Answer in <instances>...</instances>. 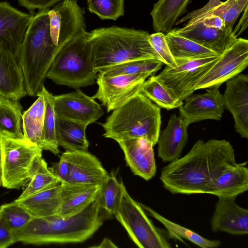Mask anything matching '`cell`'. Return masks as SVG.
<instances>
[{
    "instance_id": "1",
    "label": "cell",
    "mask_w": 248,
    "mask_h": 248,
    "mask_svg": "<svg viewBox=\"0 0 248 248\" xmlns=\"http://www.w3.org/2000/svg\"><path fill=\"white\" fill-rule=\"evenodd\" d=\"M234 150L226 140H200L183 157L161 169L160 180L173 194H205L225 170L235 164Z\"/></svg>"
},
{
    "instance_id": "2",
    "label": "cell",
    "mask_w": 248,
    "mask_h": 248,
    "mask_svg": "<svg viewBox=\"0 0 248 248\" xmlns=\"http://www.w3.org/2000/svg\"><path fill=\"white\" fill-rule=\"evenodd\" d=\"M99 195L88 206L72 216L32 217L24 226L13 232L16 242L39 245L86 241L107 218L100 206Z\"/></svg>"
},
{
    "instance_id": "3",
    "label": "cell",
    "mask_w": 248,
    "mask_h": 248,
    "mask_svg": "<svg viewBox=\"0 0 248 248\" xmlns=\"http://www.w3.org/2000/svg\"><path fill=\"white\" fill-rule=\"evenodd\" d=\"M149 35L145 31L116 26L89 32L94 69L99 73L130 61L157 60L149 42Z\"/></svg>"
},
{
    "instance_id": "4",
    "label": "cell",
    "mask_w": 248,
    "mask_h": 248,
    "mask_svg": "<svg viewBox=\"0 0 248 248\" xmlns=\"http://www.w3.org/2000/svg\"><path fill=\"white\" fill-rule=\"evenodd\" d=\"M49 9L32 14L18 62L27 95L37 96L47 72L62 47L53 43L50 33Z\"/></svg>"
},
{
    "instance_id": "5",
    "label": "cell",
    "mask_w": 248,
    "mask_h": 248,
    "mask_svg": "<svg viewBox=\"0 0 248 248\" xmlns=\"http://www.w3.org/2000/svg\"><path fill=\"white\" fill-rule=\"evenodd\" d=\"M161 108L139 92L113 110L100 124L103 136L115 141L145 138L154 145L157 143L161 126Z\"/></svg>"
},
{
    "instance_id": "6",
    "label": "cell",
    "mask_w": 248,
    "mask_h": 248,
    "mask_svg": "<svg viewBox=\"0 0 248 248\" xmlns=\"http://www.w3.org/2000/svg\"><path fill=\"white\" fill-rule=\"evenodd\" d=\"M89 32L66 43L55 56L46 78L56 84L78 89L94 84L98 72L94 69Z\"/></svg>"
},
{
    "instance_id": "7",
    "label": "cell",
    "mask_w": 248,
    "mask_h": 248,
    "mask_svg": "<svg viewBox=\"0 0 248 248\" xmlns=\"http://www.w3.org/2000/svg\"><path fill=\"white\" fill-rule=\"evenodd\" d=\"M114 216L138 247H171L164 230L155 226L140 203L134 200L128 194L124 185L120 203Z\"/></svg>"
},
{
    "instance_id": "8",
    "label": "cell",
    "mask_w": 248,
    "mask_h": 248,
    "mask_svg": "<svg viewBox=\"0 0 248 248\" xmlns=\"http://www.w3.org/2000/svg\"><path fill=\"white\" fill-rule=\"evenodd\" d=\"M43 150L37 144L24 139L0 135V152L2 186L19 189L26 186L36 159Z\"/></svg>"
},
{
    "instance_id": "9",
    "label": "cell",
    "mask_w": 248,
    "mask_h": 248,
    "mask_svg": "<svg viewBox=\"0 0 248 248\" xmlns=\"http://www.w3.org/2000/svg\"><path fill=\"white\" fill-rule=\"evenodd\" d=\"M248 65V40H236L197 82L195 90L219 87L240 74Z\"/></svg>"
},
{
    "instance_id": "10",
    "label": "cell",
    "mask_w": 248,
    "mask_h": 248,
    "mask_svg": "<svg viewBox=\"0 0 248 248\" xmlns=\"http://www.w3.org/2000/svg\"><path fill=\"white\" fill-rule=\"evenodd\" d=\"M219 56L182 62L173 68L166 65L155 77L184 100L195 91L197 82Z\"/></svg>"
},
{
    "instance_id": "11",
    "label": "cell",
    "mask_w": 248,
    "mask_h": 248,
    "mask_svg": "<svg viewBox=\"0 0 248 248\" xmlns=\"http://www.w3.org/2000/svg\"><path fill=\"white\" fill-rule=\"evenodd\" d=\"M50 33L56 46L62 47L73 38L86 33L85 11L77 0H64L48 10Z\"/></svg>"
},
{
    "instance_id": "12",
    "label": "cell",
    "mask_w": 248,
    "mask_h": 248,
    "mask_svg": "<svg viewBox=\"0 0 248 248\" xmlns=\"http://www.w3.org/2000/svg\"><path fill=\"white\" fill-rule=\"evenodd\" d=\"M149 73L108 76L99 73L96 79L98 89L92 96L101 102L107 112L112 111L140 92Z\"/></svg>"
},
{
    "instance_id": "13",
    "label": "cell",
    "mask_w": 248,
    "mask_h": 248,
    "mask_svg": "<svg viewBox=\"0 0 248 248\" xmlns=\"http://www.w3.org/2000/svg\"><path fill=\"white\" fill-rule=\"evenodd\" d=\"M56 116L85 127L104 114L101 106L94 98L81 90L53 97Z\"/></svg>"
},
{
    "instance_id": "14",
    "label": "cell",
    "mask_w": 248,
    "mask_h": 248,
    "mask_svg": "<svg viewBox=\"0 0 248 248\" xmlns=\"http://www.w3.org/2000/svg\"><path fill=\"white\" fill-rule=\"evenodd\" d=\"M204 93L191 95L179 108L180 117L189 125L204 120H220L225 108L218 88H207Z\"/></svg>"
},
{
    "instance_id": "15",
    "label": "cell",
    "mask_w": 248,
    "mask_h": 248,
    "mask_svg": "<svg viewBox=\"0 0 248 248\" xmlns=\"http://www.w3.org/2000/svg\"><path fill=\"white\" fill-rule=\"evenodd\" d=\"M32 15L18 10L7 1L0 2V43L17 61Z\"/></svg>"
},
{
    "instance_id": "16",
    "label": "cell",
    "mask_w": 248,
    "mask_h": 248,
    "mask_svg": "<svg viewBox=\"0 0 248 248\" xmlns=\"http://www.w3.org/2000/svg\"><path fill=\"white\" fill-rule=\"evenodd\" d=\"M226 108L232 114L235 131L248 139V77L239 74L227 81L223 95Z\"/></svg>"
},
{
    "instance_id": "17",
    "label": "cell",
    "mask_w": 248,
    "mask_h": 248,
    "mask_svg": "<svg viewBox=\"0 0 248 248\" xmlns=\"http://www.w3.org/2000/svg\"><path fill=\"white\" fill-rule=\"evenodd\" d=\"M133 173L148 181L156 174L154 145L145 138H129L117 141Z\"/></svg>"
},
{
    "instance_id": "18",
    "label": "cell",
    "mask_w": 248,
    "mask_h": 248,
    "mask_svg": "<svg viewBox=\"0 0 248 248\" xmlns=\"http://www.w3.org/2000/svg\"><path fill=\"white\" fill-rule=\"evenodd\" d=\"M236 197L219 198L210 220L212 231L234 235L248 233V210L238 205Z\"/></svg>"
},
{
    "instance_id": "19",
    "label": "cell",
    "mask_w": 248,
    "mask_h": 248,
    "mask_svg": "<svg viewBox=\"0 0 248 248\" xmlns=\"http://www.w3.org/2000/svg\"><path fill=\"white\" fill-rule=\"evenodd\" d=\"M169 32L191 40L219 55L237 39L224 30L207 27L201 21L186 25L182 28L172 29Z\"/></svg>"
},
{
    "instance_id": "20",
    "label": "cell",
    "mask_w": 248,
    "mask_h": 248,
    "mask_svg": "<svg viewBox=\"0 0 248 248\" xmlns=\"http://www.w3.org/2000/svg\"><path fill=\"white\" fill-rule=\"evenodd\" d=\"M67 153L71 172L66 184L102 185L108 173L96 156L88 151Z\"/></svg>"
},
{
    "instance_id": "21",
    "label": "cell",
    "mask_w": 248,
    "mask_h": 248,
    "mask_svg": "<svg viewBox=\"0 0 248 248\" xmlns=\"http://www.w3.org/2000/svg\"><path fill=\"white\" fill-rule=\"evenodd\" d=\"M188 125L180 117L172 114L166 127L160 132L157 155L164 162H170L181 157L187 139Z\"/></svg>"
},
{
    "instance_id": "22",
    "label": "cell",
    "mask_w": 248,
    "mask_h": 248,
    "mask_svg": "<svg viewBox=\"0 0 248 248\" xmlns=\"http://www.w3.org/2000/svg\"><path fill=\"white\" fill-rule=\"evenodd\" d=\"M0 94L16 100L27 95L18 61L7 47L0 43Z\"/></svg>"
},
{
    "instance_id": "23",
    "label": "cell",
    "mask_w": 248,
    "mask_h": 248,
    "mask_svg": "<svg viewBox=\"0 0 248 248\" xmlns=\"http://www.w3.org/2000/svg\"><path fill=\"white\" fill-rule=\"evenodd\" d=\"M247 161L236 163L223 170L207 187L205 194L219 198L236 197L248 190Z\"/></svg>"
},
{
    "instance_id": "24",
    "label": "cell",
    "mask_w": 248,
    "mask_h": 248,
    "mask_svg": "<svg viewBox=\"0 0 248 248\" xmlns=\"http://www.w3.org/2000/svg\"><path fill=\"white\" fill-rule=\"evenodd\" d=\"M102 185L61 184V204L58 215L68 217L88 206L99 195Z\"/></svg>"
},
{
    "instance_id": "25",
    "label": "cell",
    "mask_w": 248,
    "mask_h": 248,
    "mask_svg": "<svg viewBox=\"0 0 248 248\" xmlns=\"http://www.w3.org/2000/svg\"><path fill=\"white\" fill-rule=\"evenodd\" d=\"M60 182L22 199L15 201L33 217H45L58 214L61 204Z\"/></svg>"
},
{
    "instance_id": "26",
    "label": "cell",
    "mask_w": 248,
    "mask_h": 248,
    "mask_svg": "<svg viewBox=\"0 0 248 248\" xmlns=\"http://www.w3.org/2000/svg\"><path fill=\"white\" fill-rule=\"evenodd\" d=\"M190 0H158L151 12L153 27L156 32L168 33L186 11Z\"/></svg>"
},
{
    "instance_id": "27",
    "label": "cell",
    "mask_w": 248,
    "mask_h": 248,
    "mask_svg": "<svg viewBox=\"0 0 248 248\" xmlns=\"http://www.w3.org/2000/svg\"><path fill=\"white\" fill-rule=\"evenodd\" d=\"M83 126L56 117V134L58 144L66 152L86 151L89 143Z\"/></svg>"
},
{
    "instance_id": "28",
    "label": "cell",
    "mask_w": 248,
    "mask_h": 248,
    "mask_svg": "<svg viewBox=\"0 0 248 248\" xmlns=\"http://www.w3.org/2000/svg\"><path fill=\"white\" fill-rule=\"evenodd\" d=\"M166 39L176 63L186 61L220 56L191 40L170 32L167 33Z\"/></svg>"
},
{
    "instance_id": "29",
    "label": "cell",
    "mask_w": 248,
    "mask_h": 248,
    "mask_svg": "<svg viewBox=\"0 0 248 248\" xmlns=\"http://www.w3.org/2000/svg\"><path fill=\"white\" fill-rule=\"evenodd\" d=\"M22 108L18 100L0 94V135L25 139L21 128Z\"/></svg>"
},
{
    "instance_id": "30",
    "label": "cell",
    "mask_w": 248,
    "mask_h": 248,
    "mask_svg": "<svg viewBox=\"0 0 248 248\" xmlns=\"http://www.w3.org/2000/svg\"><path fill=\"white\" fill-rule=\"evenodd\" d=\"M140 204L150 216L163 225L171 238L183 242H184V239H186L202 248H215L220 246V241L205 238L198 233L168 219L151 207L142 203Z\"/></svg>"
},
{
    "instance_id": "31",
    "label": "cell",
    "mask_w": 248,
    "mask_h": 248,
    "mask_svg": "<svg viewBox=\"0 0 248 248\" xmlns=\"http://www.w3.org/2000/svg\"><path fill=\"white\" fill-rule=\"evenodd\" d=\"M37 96L36 100L22 114V129L24 138L40 147L45 113V101L40 92Z\"/></svg>"
},
{
    "instance_id": "32",
    "label": "cell",
    "mask_w": 248,
    "mask_h": 248,
    "mask_svg": "<svg viewBox=\"0 0 248 248\" xmlns=\"http://www.w3.org/2000/svg\"><path fill=\"white\" fill-rule=\"evenodd\" d=\"M140 92L160 108L168 110L179 108L184 104L183 100L158 80L155 76H151L148 80L144 81Z\"/></svg>"
},
{
    "instance_id": "33",
    "label": "cell",
    "mask_w": 248,
    "mask_h": 248,
    "mask_svg": "<svg viewBox=\"0 0 248 248\" xmlns=\"http://www.w3.org/2000/svg\"><path fill=\"white\" fill-rule=\"evenodd\" d=\"M45 101V113L40 148L52 152L55 155L60 153L56 134V116L53 105L54 95L44 86L40 92Z\"/></svg>"
},
{
    "instance_id": "34",
    "label": "cell",
    "mask_w": 248,
    "mask_h": 248,
    "mask_svg": "<svg viewBox=\"0 0 248 248\" xmlns=\"http://www.w3.org/2000/svg\"><path fill=\"white\" fill-rule=\"evenodd\" d=\"M60 182L48 167L47 163L38 156L33 164L26 187L17 199L27 197Z\"/></svg>"
},
{
    "instance_id": "35",
    "label": "cell",
    "mask_w": 248,
    "mask_h": 248,
    "mask_svg": "<svg viewBox=\"0 0 248 248\" xmlns=\"http://www.w3.org/2000/svg\"><path fill=\"white\" fill-rule=\"evenodd\" d=\"M124 185L122 180L118 181L114 170L108 174L102 184L99 195V203L107 218L115 214L120 203Z\"/></svg>"
},
{
    "instance_id": "36",
    "label": "cell",
    "mask_w": 248,
    "mask_h": 248,
    "mask_svg": "<svg viewBox=\"0 0 248 248\" xmlns=\"http://www.w3.org/2000/svg\"><path fill=\"white\" fill-rule=\"evenodd\" d=\"M248 6V0H227L207 13L189 20L190 23L210 16H217L223 21L225 30L229 34H232V27L242 11Z\"/></svg>"
},
{
    "instance_id": "37",
    "label": "cell",
    "mask_w": 248,
    "mask_h": 248,
    "mask_svg": "<svg viewBox=\"0 0 248 248\" xmlns=\"http://www.w3.org/2000/svg\"><path fill=\"white\" fill-rule=\"evenodd\" d=\"M163 64L156 59L134 60L112 66L100 73L108 76L140 73L153 75L161 69Z\"/></svg>"
},
{
    "instance_id": "38",
    "label": "cell",
    "mask_w": 248,
    "mask_h": 248,
    "mask_svg": "<svg viewBox=\"0 0 248 248\" xmlns=\"http://www.w3.org/2000/svg\"><path fill=\"white\" fill-rule=\"evenodd\" d=\"M88 9L101 19L116 20L124 15V0H87Z\"/></svg>"
},
{
    "instance_id": "39",
    "label": "cell",
    "mask_w": 248,
    "mask_h": 248,
    "mask_svg": "<svg viewBox=\"0 0 248 248\" xmlns=\"http://www.w3.org/2000/svg\"><path fill=\"white\" fill-rule=\"evenodd\" d=\"M0 215L14 232L24 226L33 217L15 201L0 206Z\"/></svg>"
},
{
    "instance_id": "40",
    "label": "cell",
    "mask_w": 248,
    "mask_h": 248,
    "mask_svg": "<svg viewBox=\"0 0 248 248\" xmlns=\"http://www.w3.org/2000/svg\"><path fill=\"white\" fill-rule=\"evenodd\" d=\"M149 41L158 61L170 67L177 66V63L170 51L164 33L156 32L150 34Z\"/></svg>"
},
{
    "instance_id": "41",
    "label": "cell",
    "mask_w": 248,
    "mask_h": 248,
    "mask_svg": "<svg viewBox=\"0 0 248 248\" xmlns=\"http://www.w3.org/2000/svg\"><path fill=\"white\" fill-rule=\"evenodd\" d=\"M49 169L59 180L61 184H66L71 172V162L67 152L63 153L60 156V160L54 163Z\"/></svg>"
},
{
    "instance_id": "42",
    "label": "cell",
    "mask_w": 248,
    "mask_h": 248,
    "mask_svg": "<svg viewBox=\"0 0 248 248\" xmlns=\"http://www.w3.org/2000/svg\"><path fill=\"white\" fill-rule=\"evenodd\" d=\"M18 4L27 9L31 14H34L36 10L43 11L50 7L61 0H17Z\"/></svg>"
},
{
    "instance_id": "43",
    "label": "cell",
    "mask_w": 248,
    "mask_h": 248,
    "mask_svg": "<svg viewBox=\"0 0 248 248\" xmlns=\"http://www.w3.org/2000/svg\"><path fill=\"white\" fill-rule=\"evenodd\" d=\"M222 3V2L220 0H209L203 7L188 13L186 16L176 22V24L177 25L186 21H189L197 18L214 9Z\"/></svg>"
},
{
    "instance_id": "44",
    "label": "cell",
    "mask_w": 248,
    "mask_h": 248,
    "mask_svg": "<svg viewBox=\"0 0 248 248\" xmlns=\"http://www.w3.org/2000/svg\"><path fill=\"white\" fill-rule=\"evenodd\" d=\"M13 232L0 215V248H5L16 243Z\"/></svg>"
},
{
    "instance_id": "45",
    "label": "cell",
    "mask_w": 248,
    "mask_h": 248,
    "mask_svg": "<svg viewBox=\"0 0 248 248\" xmlns=\"http://www.w3.org/2000/svg\"><path fill=\"white\" fill-rule=\"evenodd\" d=\"M200 21L202 22L207 27L225 30V25L223 20L220 17L217 16H206L195 21L187 23L186 25H189Z\"/></svg>"
},
{
    "instance_id": "46",
    "label": "cell",
    "mask_w": 248,
    "mask_h": 248,
    "mask_svg": "<svg viewBox=\"0 0 248 248\" xmlns=\"http://www.w3.org/2000/svg\"><path fill=\"white\" fill-rule=\"evenodd\" d=\"M248 6L246 7L244 10V13L242 16L240 20L234 30L232 31L233 35L237 38L248 26Z\"/></svg>"
},
{
    "instance_id": "47",
    "label": "cell",
    "mask_w": 248,
    "mask_h": 248,
    "mask_svg": "<svg viewBox=\"0 0 248 248\" xmlns=\"http://www.w3.org/2000/svg\"><path fill=\"white\" fill-rule=\"evenodd\" d=\"M92 248H118V247L108 238H105L102 242L97 246H94Z\"/></svg>"
},
{
    "instance_id": "48",
    "label": "cell",
    "mask_w": 248,
    "mask_h": 248,
    "mask_svg": "<svg viewBox=\"0 0 248 248\" xmlns=\"http://www.w3.org/2000/svg\"><path fill=\"white\" fill-rule=\"evenodd\" d=\"M2 186V171L1 166V155L0 152V186Z\"/></svg>"
}]
</instances>
